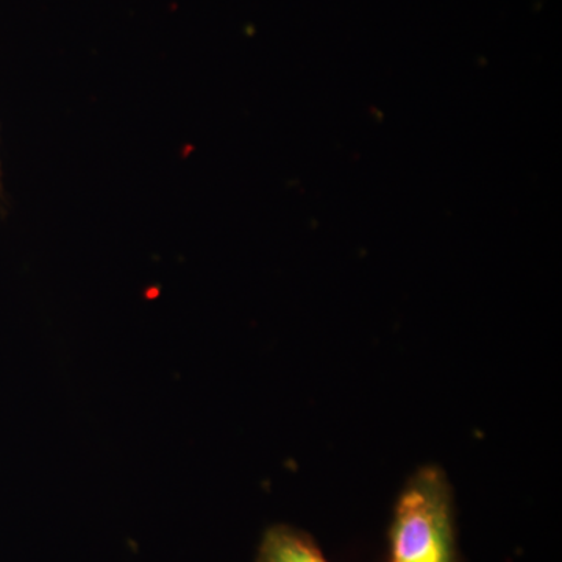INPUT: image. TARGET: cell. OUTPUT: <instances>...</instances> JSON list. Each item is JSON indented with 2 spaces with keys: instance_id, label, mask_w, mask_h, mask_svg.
Returning <instances> with one entry per match:
<instances>
[{
  "instance_id": "obj_1",
  "label": "cell",
  "mask_w": 562,
  "mask_h": 562,
  "mask_svg": "<svg viewBox=\"0 0 562 562\" xmlns=\"http://www.w3.org/2000/svg\"><path fill=\"white\" fill-rule=\"evenodd\" d=\"M386 562H461L452 484L439 465H422L398 492Z\"/></svg>"
},
{
  "instance_id": "obj_2",
  "label": "cell",
  "mask_w": 562,
  "mask_h": 562,
  "mask_svg": "<svg viewBox=\"0 0 562 562\" xmlns=\"http://www.w3.org/2000/svg\"><path fill=\"white\" fill-rule=\"evenodd\" d=\"M257 562H330L310 532L291 525H273L262 536Z\"/></svg>"
},
{
  "instance_id": "obj_3",
  "label": "cell",
  "mask_w": 562,
  "mask_h": 562,
  "mask_svg": "<svg viewBox=\"0 0 562 562\" xmlns=\"http://www.w3.org/2000/svg\"><path fill=\"white\" fill-rule=\"evenodd\" d=\"M0 198H2V168H0Z\"/></svg>"
}]
</instances>
